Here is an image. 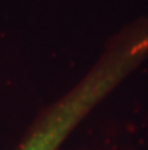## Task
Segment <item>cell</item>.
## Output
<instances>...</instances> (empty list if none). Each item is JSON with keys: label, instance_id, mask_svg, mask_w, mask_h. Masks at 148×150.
<instances>
[{"label": "cell", "instance_id": "1", "mask_svg": "<svg viewBox=\"0 0 148 150\" xmlns=\"http://www.w3.org/2000/svg\"><path fill=\"white\" fill-rule=\"evenodd\" d=\"M148 52V33L136 37L103 61L85 81L68 94L20 150H56L77 123L123 79Z\"/></svg>", "mask_w": 148, "mask_h": 150}]
</instances>
